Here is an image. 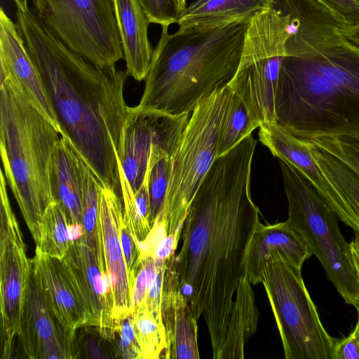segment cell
Wrapping results in <instances>:
<instances>
[{"label":"cell","instance_id":"obj_9","mask_svg":"<svg viewBox=\"0 0 359 359\" xmlns=\"http://www.w3.org/2000/svg\"><path fill=\"white\" fill-rule=\"evenodd\" d=\"M291 33L290 15L274 6L250 19L240 64L229 86L256 128L276 121L278 75Z\"/></svg>","mask_w":359,"mask_h":359},{"label":"cell","instance_id":"obj_26","mask_svg":"<svg viewBox=\"0 0 359 359\" xmlns=\"http://www.w3.org/2000/svg\"><path fill=\"white\" fill-rule=\"evenodd\" d=\"M235 304L219 359L244 358V347L257 327L259 311L247 276L241 280Z\"/></svg>","mask_w":359,"mask_h":359},{"label":"cell","instance_id":"obj_20","mask_svg":"<svg viewBox=\"0 0 359 359\" xmlns=\"http://www.w3.org/2000/svg\"><path fill=\"white\" fill-rule=\"evenodd\" d=\"M119 36L128 76L146 79L153 50L148 38L149 21L139 0H114Z\"/></svg>","mask_w":359,"mask_h":359},{"label":"cell","instance_id":"obj_19","mask_svg":"<svg viewBox=\"0 0 359 359\" xmlns=\"http://www.w3.org/2000/svg\"><path fill=\"white\" fill-rule=\"evenodd\" d=\"M273 252H280L288 261L302 268L312 252L301 236L287 222L257 227L246 256V274L252 285L261 283L266 261Z\"/></svg>","mask_w":359,"mask_h":359},{"label":"cell","instance_id":"obj_37","mask_svg":"<svg viewBox=\"0 0 359 359\" xmlns=\"http://www.w3.org/2000/svg\"><path fill=\"white\" fill-rule=\"evenodd\" d=\"M356 310L358 320L355 327L347 337L337 340L333 359H359V308Z\"/></svg>","mask_w":359,"mask_h":359},{"label":"cell","instance_id":"obj_31","mask_svg":"<svg viewBox=\"0 0 359 359\" xmlns=\"http://www.w3.org/2000/svg\"><path fill=\"white\" fill-rule=\"evenodd\" d=\"M172 157H164L159 161L152 156L149 157L148 188L151 226L161 213L164 203L172 169Z\"/></svg>","mask_w":359,"mask_h":359},{"label":"cell","instance_id":"obj_16","mask_svg":"<svg viewBox=\"0 0 359 359\" xmlns=\"http://www.w3.org/2000/svg\"><path fill=\"white\" fill-rule=\"evenodd\" d=\"M0 76L10 77L26 98L60 133L57 116L40 73L18 28L3 8L0 11Z\"/></svg>","mask_w":359,"mask_h":359},{"label":"cell","instance_id":"obj_41","mask_svg":"<svg viewBox=\"0 0 359 359\" xmlns=\"http://www.w3.org/2000/svg\"><path fill=\"white\" fill-rule=\"evenodd\" d=\"M354 264L359 277V236L355 235V238L350 243Z\"/></svg>","mask_w":359,"mask_h":359},{"label":"cell","instance_id":"obj_39","mask_svg":"<svg viewBox=\"0 0 359 359\" xmlns=\"http://www.w3.org/2000/svg\"><path fill=\"white\" fill-rule=\"evenodd\" d=\"M83 226L81 224H69L68 234L71 242L80 239L83 235Z\"/></svg>","mask_w":359,"mask_h":359},{"label":"cell","instance_id":"obj_35","mask_svg":"<svg viewBox=\"0 0 359 359\" xmlns=\"http://www.w3.org/2000/svg\"><path fill=\"white\" fill-rule=\"evenodd\" d=\"M332 154L359 176V151L339 142L335 137H317L309 141Z\"/></svg>","mask_w":359,"mask_h":359},{"label":"cell","instance_id":"obj_28","mask_svg":"<svg viewBox=\"0 0 359 359\" xmlns=\"http://www.w3.org/2000/svg\"><path fill=\"white\" fill-rule=\"evenodd\" d=\"M69 224L63 205L59 201L53 202L43 216L40 245L36 248L50 257L63 258L73 243L69 238Z\"/></svg>","mask_w":359,"mask_h":359},{"label":"cell","instance_id":"obj_23","mask_svg":"<svg viewBox=\"0 0 359 359\" xmlns=\"http://www.w3.org/2000/svg\"><path fill=\"white\" fill-rule=\"evenodd\" d=\"M309 144L315 161L338 193L339 199L332 210L359 236V176L332 154Z\"/></svg>","mask_w":359,"mask_h":359},{"label":"cell","instance_id":"obj_13","mask_svg":"<svg viewBox=\"0 0 359 359\" xmlns=\"http://www.w3.org/2000/svg\"><path fill=\"white\" fill-rule=\"evenodd\" d=\"M123 220V203L119 194L111 186L100 184L97 246L110 278L114 319L119 330L121 321L133 314L131 296L135 279L127 268L121 244L119 229Z\"/></svg>","mask_w":359,"mask_h":359},{"label":"cell","instance_id":"obj_38","mask_svg":"<svg viewBox=\"0 0 359 359\" xmlns=\"http://www.w3.org/2000/svg\"><path fill=\"white\" fill-rule=\"evenodd\" d=\"M339 32L348 41L359 46V24L355 26L340 30Z\"/></svg>","mask_w":359,"mask_h":359},{"label":"cell","instance_id":"obj_5","mask_svg":"<svg viewBox=\"0 0 359 359\" xmlns=\"http://www.w3.org/2000/svg\"><path fill=\"white\" fill-rule=\"evenodd\" d=\"M60 136L17 83L0 76L2 170L36 246L40 245L43 216L55 201L51 164Z\"/></svg>","mask_w":359,"mask_h":359},{"label":"cell","instance_id":"obj_14","mask_svg":"<svg viewBox=\"0 0 359 359\" xmlns=\"http://www.w3.org/2000/svg\"><path fill=\"white\" fill-rule=\"evenodd\" d=\"M30 264L40 292L59 322L73 331L87 325L90 318L88 302L65 259L50 257L36 248Z\"/></svg>","mask_w":359,"mask_h":359},{"label":"cell","instance_id":"obj_36","mask_svg":"<svg viewBox=\"0 0 359 359\" xmlns=\"http://www.w3.org/2000/svg\"><path fill=\"white\" fill-rule=\"evenodd\" d=\"M120 342L118 353L125 359H142L133 314L123 319L118 332Z\"/></svg>","mask_w":359,"mask_h":359},{"label":"cell","instance_id":"obj_6","mask_svg":"<svg viewBox=\"0 0 359 359\" xmlns=\"http://www.w3.org/2000/svg\"><path fill=\"white\" fill-rule=\"evenodd\" d=\"M288 203L287 223L304 239L345 302L359 308V277L339 217L308 180L279 159Z\"/></svg>","mask_w":359,"mask_h":359},{"label":"cell","instance_id":"obj_11","mask_svg":"<svg viewBox=\"0 0 359 359\" xmlns=\"http://www.w3.org/2000/svg\"><path fill=\"white\" fill-rule=\"evenodd\" d=\"M1 170L0 182V310L1 358L12 357L14 341L20 332L27 290L31 275L30 259L23 235L7 193Z\"/></svg>","mask_w":359,"mask_h":359},{"label":"cell","instance_id":"obj_40","mask_svg":"<svg viewBox=\"0 0 359 359\" xmlns=\"http://www.w3.org/2000/svg\"><path fill=\"white\" fill-rule=\"evenodd\" d=\"M332 137H335L342 144L359 151V134Z\"/></svg>","mask_w":359,"mask_h":359},{"label":"cell","instance_id":"obj_34","mask_svg":"<svg viewBox=\"0 0 359 359\" xmlns=\"http://www.w3.org/2000/svg\"><path fill=\"white\" fill-rule=\"evenodd\" d=\"M158 271L156 259L149 257L142 262L135 276L131 301L133 311L142 305L147 297Z\"/></svg>","mask_w":359,"mask_h":359},{"label":"cell","instance_id":"obj_22","mask_svg":"<svg viewBox=\"0 0 359 359\" xmlns=\"http://www.w3.org/2000/svg\"><path fill=\"white\" fill-rule=\"evenodd\" d=\"M274 6V0H195L182 12L179 29L218 27L252 18Z\"/></svg>","mask_w":359,"mask_h":359},{"label":"cell","instance_id":"obj_2","mask_svg":"<svg viewBox=\"0 0 359 359\" xmlns=\"http://www.w3.org/2000/svg\"><path fill=\"white\" fill-rule=\"evenodd\" d=\"M17 26L42 78L61 128L104 184L119 195L121 142L128 106L126 71L100 67L71 50L31 9L17 10Z\"/></svg>","mask_w":359,"mask_h":359},{"label":"cell","instance_id":"obj_12","mask_svg":"<svg viewBox=\"0 0 359 359\" xmlns=\"http://www.w3.org/2000/svg\"><path fill=\"white\" fill-rule=\"evenodd\" d=\"M191 113L172 115L139 105L128 107L125 121L121 165L134 193L142 184L154 146L177 149Z\"/></svg>","mask_w":359,"mask_h":359},{"label":"cell","instance_id":"obj_25","mask_svg":"<svg viewBox=\"0 0 359 359\" xmlns=\"http://www.w3.org/2000/svg\"><path fill=\"white\" fill-rule=\"evenodd\" d=\"M274 6L299 22L339 31L359 24V0H274Z\"/></svg>","mask_w":359,"mask_h":359},{"label":"cell","instance_id":"obj_27","mask_svg":"<svg viewBox=\"0 0 359 359\" xmlns=\"http://www.w3.org/2000/svg\"><path fill=\"white\" fill-rule=\"evenodd\" d=\"M76 152L81 190L82 224L84 231L81 238L93 251L97 252L99 187L103 182L76 149Z\"/></svg>","mask_w":359,"mask_h":359},{"label":"cell","instance_id":"obj_29","mask_svg":"<svg viewBox=\"0 0 359 359\" xmlns=\"http://www.w3.org/2000/svg\"><path fill=\"white\" fill-rule=\"evenodd\" d=\"M255 128L244 104L231 91L220 128L217 158L230 151Z\"/></svg>","mask_w":359,"mask_h":359},{"label":"cell","instance_id":"obj_24","mask_svg":"<svg viewBox=\"0 0 359 359\" xmlns=\"http://www.w3.org/2000/svg\"><path fill=\"white\" fill-rule=\"evenodd\" d=\"M51 186L54 199L61 203L65 208L69 223L82 224L76 152L73 144L65 135L60 136L53 152Z\"/></svg>","mask_w":359,"mask_h":359},{"label":"cell","instance_id":"obj_18","mask_svg":"<svg viewBox=\"0 0 359 359\" xmlns=\"http://www.w3.org/2000/svg\"><path fill=\"white\" fill-rule=\"evenodd\" d=\"M70 267L88 302V326L97 327L100 335L111 341L119 332L114 319V305L107 293L97 252L81 238L73 242L63 257Z\"/></svg>","mask_w":359,"mask_h":359},{"label":"cell","instance_id":"obj_32","mask_svg":"<svg viewBox=\"0 0 359 359\" xmlns=\"http://www.w3.org/2000/svg\"><path fill=\"white\" fill-rule=\"evenodd\" d=\"M120 190L124 222L138 244L146 238L151 227L143 222L138 214L135 193L124 175L123 169L120 173Z\"/></svg>","mask_w":359,"mask_h":359},{"label":"cell","instance_id":"obj_7","mask_svg":"<svg viewBox=\"0 0 359 359\" xmlns=\"http://www.w3.org/2000/svg\"><path fill=\"white\" fill-rule=\"evenodd\" d=\"M228 85L215 90L191 112L172 157V169L161 213L168 236L181 237L182 227L202 181L217 158L221 126L231 94Z\"/></svg>","mask_w":359,"mask_h":359},{"label":"cell","instance_id":"obj_3","mask_svg":"<svg viewBox=\"0 0 359 359\" xmlns=\"http://www.w3.org/2000/svg\"><path fill=\"white\" fill-rule=\"evenodd\" d=\"M279 72L276 123L309 141L359 134V46L336 27L291 18Z\"/></svg>","mask_w":359,"mask_h":359},{"label":"cell","instance_id":"obj_10","mask_svg":"<svg viewBox=\"0 0 359 359\" xmlns=\"http://www.w3.org/2000/svg\"><path fill=\"white\" fill-rule=\"evenodd\" d=\"M32 11L55 38L100 67L123 58L114 0H29Z\"/></svg>","mask_w":359,"mask_h":359},{"label":"cell","instance_id":"obj_17","mask_svg":"<svg viewBox=\"0 0 359 359\" xmlns=\"http://www.w3.org/2000/svg\"><path fill=\"white\" fill-rule=\"evenodd\" d=\"M175 255L165 259L164 265L161 307L166 348L161 358L198 359L197 320L183 293L175 269Z\"/></svg>","mask_w":359,"mask_h":359},{"label":"cell","instance_id":"obj_8","mask_svg":"<svg viewBox=\"0 0 359 359\" xmlns=\"http://www.w3.org/2000/svg\"><path fill=\"white\" fill-rule=\"evenodd\" d=\"M261 283L278 329L285 358L333 359L337 339L323 327L304 284L302 268L280 252H273L266 262Z\"/></svg>","mask_w":359,"mask_h":359},{"label":"cell","instance_id":"obj_4","mask_svg":"<svg viewBox=\"0 0 359 359\" xmlns=\"http://www.w3.org/2000/svg\"><path fill=\"white\" fill-rule=\"evenodd\" d=\"M250 19L173 34L162 27L138 105L175 116L191 114L235 76Z\"/></svg>","mask_w":359,"mask_h":359},{"label":"cell","instance_id":"obj_44","mask_svg":"<svg viewBox=\"0 0 359 359\" xmlns=\"http://www.w3.org/2000/svg\"><path fill=\"white\" fill-rule=\"evenodd\" d=\"M179 5L181 8V9L183 10L187 7L186 6V0H177Z\"/></svg>","mask_w":359,"mask_h":359},{"label":"cell","instance_id":"obj_43","mask_svg":"<svg viewBox=\"0 0 359 359\" xmlns=\"http://www.w3.org/2000/svg\"><path fill=\"white\" fill-rule=\"evenodd\" d=\"M29 0H13L18 10L25 12L29 9L28 2Z\"/></svg>","mask_w":359,"mask_h":359},{"label":"cell","instance_id":"obj_33","mask_svg":"<svg viewBox=\"0 0 359 359\" xmlns=\"http://www.w3.org/2000/svg\"><path fill=\"white\" fill-rule=\"evenodd\" d=\"M150 23L168 26L177 23L182 10L177 0H139Z\"/></svg>","mask_w":359,"mask_h":359},{"label":"cell","instance_id":"obj_21","mask_svg":"<svg viewBox=\"0 0 359 359\" xmlns=\"http://www.w3.org/2000/svg\"><path fill=\"white\" fill-rule=\"evenodd\" d=\"M259 128V140L273 156L295 168L321 197L329 194L330 183L315 161L308 141L294 136L276 121L263 123Z\"/></svg>","mask_w":359,"mask_h":359},{"label":"cell","instance_id":"obj_15","mask_svg":"<svg viewBox=\"0 0 359 359\" xmlns=\"http://www.w3.org/2000/svg\"><path fill=\"white\" fill-rule=\"evenodd\" d=\"M75 334L53 313L31 272L18 336L25 354L32 359L75 358Z\"/></svg>","mask_w":359,"mask_h":359},{"label":"cell","instance_id":"obj_1","mask_svg":"<svg viewBox=\"0 0 359 359\" xmlns=\"http://www.w3.org/2000/svg\"><path fill=\"white\" fill-rule=\"evenodd\" d=\"M257 141L252 134L218 157L199 186L182 227L175 269L189 309L203 316L212 358L219 359L246 274V256L260 223L250 176Z\"/></svg>","mask_w":359,"mask_h":359},{"label":"cell","instance_id":"obj_42","mask_svg":"<svg viewBox=\"0 0 359 359\" xmlns=\"http://www.w3.org/2000/svg\"><path fill=\"white\" fill-rule=\"evenodd\" d=\"M88 351L90 358H103L100 354L102 351H100L98 345L95 341H90L88 343Z\"/></svg>","mask_w":359,"mask_h":359},{"label":"cell","instance_id":"obj_30","mask_svg":"<svg viewBox=\"0 0 359 359\" xmlns=\"http://www.w3.org/2000/svg\"><path fill=\"white\" fill-rule=\"evenodd\" d=\"M142 359L161 358L166 348L163 320L157 318L144 303L133 313Z\"/></svg>","mask_w":359,"mask_h":359}]
</instances>
